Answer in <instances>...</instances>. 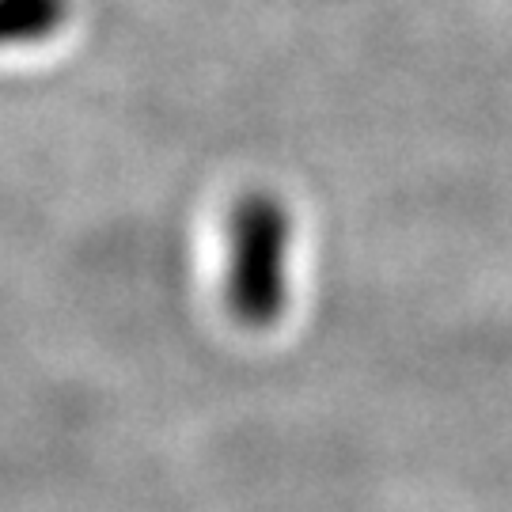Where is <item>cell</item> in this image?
<instances>
[{
	"label": "cell",
	"mask_w": 512,
	"mask_h": 512,
	"mask_svg": "<svg viewBox=\"0 0 512 512\" xmlns=\"http://www.w3.org/2000/svg\"><path fill=\"white\" fill-rule=\"evenodd\" d=\"M69 19V0H0V46L50 38Z\"/></svg>",
	"instance_id": "cell-2"
},
{
	"label": "cell",
	"mask_w": 512,
	"mask_h": 512,
	"mask_svg": "<svg viewBox=\"0 0 512 512\" xmlns=\"http://www.w3.org/2000/svg\"><path fill=\"white\" fill-rule=\"evenodd\" d=\"M293 217L274 194H247L232 213L228 311L251 330L274 327L289 304Z\"/></svg>",
	"instance_id": "cell-1"
}]
</instances>
